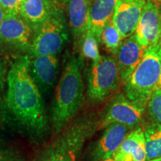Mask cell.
I'll list each match as a JSON object with an SVG mask.
<instances>
[{
    "label": "cell",
    "mask_w": 161,
    "mask_h": 161,
    "mask_svg": "<svg viewBox=\"0 0 161 161\" xmlns=\"http://www.w3.org/2000/svg\"><path fill=\"white\" fill-rule=\"evenodd\" d=\"M30 57L23 55L11 64L7 75L5 104L12 119L30 135L42 137L49 130L41 92L29 72Z\"/></svg>",
    "instance_id": "obj_1"
},
{
    "label": "cell",
    "mask_w": 161,
    "mask_h": 161,
    "mask_svg": "<svg viewBox=\"0 0 161 161\" xmlns=\"http://www.w3.org/2000/svg\"><path fill=\"white\" fill-rule=\"evenodd\" d=\"M117 2L118 0H91L87 30L91 31L99 42L102 29L113 18Z\"/></svg>",
    "instance_id": "obj_16"
},
{
    "label": "cell",
    "mask_w": 161,
    "mask_h": 161,
    "mask_svg": "<svg viewBox=\"0 0 161 161\" xmlns=\"http://www.w3.org/2000/svg\"><path fill=\"white\" fill-rule=\"evenodd\" d=\"M130 130L128 127L119 123H112L105 127L101 138L97 141L92 157L94 161L112 158L119 148Z\"/></svg>",
    "instance_id": "obj_12"
},
{
    "label": "cell",
    "mask_w": 161,
    "mask_h": 161,
    "mask_svg": "<svg viewBox=\"0 0 161 161\" xmlns=\"http://www.w3.org/2000/svg\"><path fill=\"white\" fill-rule=\"evenodd\" d=\"M146 161L161 158V126L152 123L143 130Z\"/></svg>",
    "instance_id": "obj_18"
},
{
    "label": "cell",
    "mask_w": 161,
    "mask_h": 161,
    "mask_svg": "<svg viewBox=\"0 0 161 161\" xmlns=\"http://www.w3.org/2000/svg\"><path fill=\"white\" fill-rule=\"evenodd\" d=\"M145 110L141 109L128 99L123 93L116 94L104 109L99 126L107 127L112 123H119L129 129H136L142 119Z\"/></svg>",
    "instance_id": "obj_7"
},
{
    "label": "cell",
    "mask_w": 161,
    "mask_h": 161,
    "mask_svg": "<svg viewBox=\"0 0 161 161\" xmlns=\"http://www.w3.org/2000/svg\"><path fill=\"white\" fill-rule=\"evenodd\" d=\"M158 1H160L161 2V0H158Z\"/></svg>",
    "instance_id": "obj_30"
},
{
    "label": "cell",
    "mask_w": 161,
    "mask_h": 161,
    "mask_svg": "<svg viewBox=\"0 0 161 161\" xmlns=\"http://www.w3.org/2000/svg\"><path fill=\"white\" fill-rule=\"evenodd\" d=\"M122 79L115 56L102 55L92 62L87 79V96L92 102L103 101L118 90Z\"/></svg>",
    "instance_id": "obj_6"
},
{
    "label": "cell",
    "mask_w": 161,
    "mask_h": 161,
    "mask_svg": "<svg viewBox=\"0 0 161 161\" xmlns=\"http://www.w3.org/2000/svg\"><path fill=\"white\" fill-rule=\"evenodd\" d=\"M99 161H116V160L112 157V158H108L104 159V160H101Z\"/></svg>",
    "instance_id": "obj_26"
},
{
    "label": "cell",
    "mask_w": 161,
    "mask_h": 161,
    "mask_svg": "<svg viewBox=\"0 0 161 161\" xmlns=\"http://www.w3.org/2000/svg\"><path fill=\"white\" fill-rule=\"evenodd\" d=\"M91 0H64L72 35L78 41L88 29Z\"/></svg>",
    "instance_id": "obj_14"
},
{
    "label": "cell",
    "mask_w": 161,
    "mask_h": 161,
    "mask_svg": "<svg viewBox=\"0 0 161 161\" xmlns=\"http://www.w3.org/2000/svg\"><path fill=\"white\" fill-rule=\"evenodd\" d=\"M58 60L56 55H33L30 58L29 72L40 92H46L55 84Z\"/></svg>",
    "instance_id": "obj_11"
},
{
    "label": "cell",
    "mask_w": 161,
    "mask_h": 161,
    "mask_svg": "<svg viewBox=\"0 0 161 161\" xmlns=\"http://www.w3.org/2000/svg\"><path fill=\"white\" fill-rule=\"evenodd\" d=\"M146 109L153 123L161 126V89L157 87L153 92Z\"/></svg>",
    "instance_id": "obj_21"
},
{
    "label": "cell",
    "mask_w": 161,
    "mask_h": 161,
    "mask_svg": "<svg viewBox=\"0 0 161 161\" xmlns=\"http://www.w3.org/2000/svg\"><path fill=\"white\" fill-rule=\"evenodd\" d=\"M33 36V29L21 16L5 14L0 25V40L3 43L29 49Z\"/></svg>",
    "instance_id": "obj_9"
},
{
    "label": "cell",
    "mask_w": 161,
    "mask_h": 161,
    "mask_svg": "<svg viewBox=\"0 0 161 161\" xmlns=\"http://www.w3.org/2000/svg\"><path fill=\"white\" fill-rule=\"evenodd\" d=\"M161 73V42L145 49L140 63L122 82L124 94L138 108L146 110Z\"/></svg>",
    "instance_id": "obj_3"
},
{
    "label": "cell",
    "mask_w": 161,
    "mask_h": 161,
    "mask_svg": "<svg viewBox=\"0 0 161 161\" xmlns=\"http://www.w3.org/2000/svg\"><path fill=\"white\" fill-rule=\"evenodd\" d=\"M148 161H161V158H158V159H154V160H148Z\"/></svg>",
    "instance_id": "obj_29"
},
{
    "label": "cell",
    "mask_w": 161,
    "mask_h": 161,
    "mask_svg": "<svg viewBox=\"0 0 161 161\" xmlns=\"http://www.w3.org/2000/svg\"><path fill=\"white\" fill-rule=\"evenodd\" d=\"M145 49L138 42L134 34L122 40L115 55L122 83L140 63Z\"/></svg>",
    "instance_id": "obj_13"
},
{
    "label": "cell",
    "mask_w": 161,
    "mask_h": 161,
    "mask_svg": "<svg viewBox=\"0 0 161 161\" xmlns=\"http://www.w3.org/2000/svg\"><path fill=\"white\" fill-rule=\"evenodd\" d=\"M123 40L119 31L113 23L112 19H110L101 33L100 44L104 46L110 55L115 56L119 46Z\"/></svg>",
    "instance_id": "obj_19"
},
{
    "label": "cell",
    "mask_w": 161,
    "mask_h": 161,
    "mask_svg": "<svg viewBox=\"0 0 161 161\" xmlns=\"http://www.w3.org/2000/svg\"><path fill=\"white\" fill-rule=\"evenodd\" d=\"M147 0H118L113 23L123 39L134 34Z\"/></svg>",
    "instance_id": "obj_10"
},
{
    "label": "cell",
    "mask_w": 161,
    "mask_h": 161,
    "mask_svg": "<svg viewBox=\"0 0 161 161\" xmlns=\"http://www.w3.org/2000/svg\"><path fill=\"white\" fill-rule=\"evenodd\" d=\"M134 35L145 49L161 42L160 1L147 0Z\"/></svg>",
    "instance_id": "obj_8"
},
{
    "label": "cell",
    "mask_w": 161,
    "mask_h": 161,
    "mask_svg": "<svg viewBox=\"0 0 161 161\" xmlns=\"http://www.w3.org/2000/svg\"><path fill=\"white\" fill-rule=\"evenodd\" d=\"M158 87L160 88L161 89V73H160V80H159V84H158Z\"/></svg>",
    "instance_id": "obj_27"
},
{
    "label": "cell",
    "mask_w": 161,
    "mask_h": 161,
    "mask_svg": "<svg viewBox=\"0 0 161 161\" xmlns=\"http://www.w3.org/2000/svg\"><path fill=\"white\" fill-rule=\"evenodd\" d=\"M78 41L80 54L84 58L91 60L92 62L100 59L102 57L99 52L100 42L91 31L87 30Z\"/></svg>",
    "instance_id": "obj_20"
},
{
    "label": "cell",
    "mask_w": 161,
    "mask_h": 161,
    "mask_svg": "<svg viewBox=\"0 0 161 161\" xmlns=\"http://www.w3.org/2000/svg\"><path fill=\"white\" fill-rule=\"evenodd\" d=\"M17 158L14 154L8 151L0 149V161H16Z\"/></svg>",
    "instance_id": "obj_23"
},
{
    "label": "cell",
    "mask_w": 161,
    "mask_h": 161,
    "mask_svg": "<svg viewBox=\"0 0 161 161\" xmlns=\"http://www.w3.org/2000/svg\"><path fill=\"white\" fill-rule=\"evenodd\" d=\"M84 91L80 62L72 57L66 64L56 87L51 110V122L55 134L64 130L81 108Z\"/></svg>",
    "instance_id": "obj_2"
},
{
    "label": "cell",
    "mask_w": 161,
    "mask_h": 161,
    "mask_svg": "<svg viewBox=\"0 0 161 161\" xmlns=\"http://www.w3.org/2000/svg\"><path fill=\"white\" fill-rule=\"evenodd\" d=\"M58 5L46 0H24L19 15L35 31L48 19Z\"/></svg>",
    "instance_id": "obj_17"
},
{
    "label": "cell",
    "mask_w": 161,
    "mask_h": 161,
    "mask_svg": "<svg viewBox=\"0 0 161 161\" xmlns=\"http://www.w3.org/2000/svg\"><path fill=\"white\" fill-rule=\"evenodd\" d=\"M116 161H146L144 132L137 128L128 133L113 155Z\"/></svg>",
    "instance_id": "obj_15"
},
{
    "label": "cell",
    "mask_w": 161,
    "mask_h": 161,
    "mask_svg": "<svg viewBox=\"0 0 161 161\" xmlns=\"http://www.w3.org/2000/svg\"><path fill=\"white\" fill-rule=\"evenodd\" d=\"M46 1H49L50 3H58L57 0H46Z\"/></svg>",
    "instance_id": "obj_28"
},
{
    "label": "cell",
    "mask_w": 161,
    "mask_h": 161,
    "mask_svg": "<svg viewBox=\"0 0 161 161\" xmlns=\"http://www.w3.org/2000/svg\"><path fill=\"white\" fill-rule=\"evenodd\" d=\"M67 39L65 17L58 5L45 23L34 31L30 52L32 55H56Z\"/></svg>",
    "instance_id": "obj_5"
},
{
    "label": "cell",
    "mask_w": 161,
    "mask_h": 161,
    "mask_svg": "<svg viewBox=\"0 0 161 161\" xmlns=\"http://www.w3.org/2000/svg\"><path fill=\"white\" fill-rule=\"evenodd\" d=\"M4 84V69H3V66L2 64L1 59H0V88H2Z\"/></svg>",
    "instance_id": "obj_24"
},
{
    "label": "cell",
    "mask_w": 161,
    "mask_h": 161,
    "mask_svg": "<svg viewBox=\"0 0 161 161\" xmlns=\"http://www.w3.org/2000/svg\"><path fill=\"white\" fill-rule=\"evenodd\" d=\"M24 0H0V7L6 14L19 15Z\"/></svg>",
    "instance_id": "obj_22"
},
{
    "label": "cell",
    "mask_w": 161,
    "mask_h": 161,
    "mask_svg": "<svg viewBox=\"0 0 161 161\" xmlns=\"http://www.w3.org/2000/svg\"><path fill=\"white\" fill-rule=\"evenodd\" d=\"M5 12L4 11V10L1 7H0V25H1L2 23H3L4 18H5Z\"/></svg>",
    "instance_id": "obj_25"
},
{
    "label": "cell",
    "mask_w": 161,
    "mask_h": 161,
    "mask_svg": "<svg viewBox=\"0 0 161 161\" xmlns=\"http://www.w3.org/2000/svg\"><path fill=\"white\" fill-rule=\"evenodd\" d=\"M90 116L75 120L40 154L37 161H78L86 141L97 128Z\"/></svg>",
    "instance_id": "obj_4"
}]
</instances>
